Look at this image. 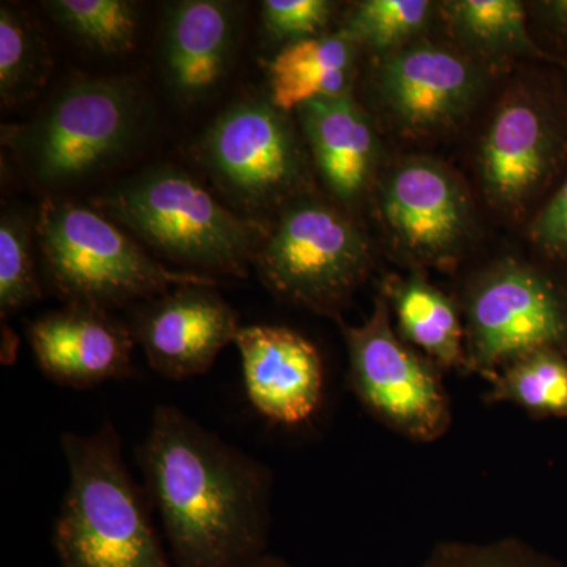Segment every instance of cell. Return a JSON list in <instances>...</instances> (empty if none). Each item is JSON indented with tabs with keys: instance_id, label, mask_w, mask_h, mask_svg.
I'll list each match as a JSON object with an SVG mask.
<instances>
[{
	"instance_id": "obj_17",
	"label": "cell",
	"mask_w": 567,
	"mask_h": 567,
	"mask_svg": "<svg viewBox=\"0 0 567 567\" xmlns=\"http://www.w3.org/2000/svg\"><path fill=\"white\" fill-rule=\"evenodd\" d=\"M550 151L539 112L528 103L507 104L492 122L481 155L488 194L502 204L524 200L547 174Z\"/></svg>"
},
{
	"instance_id": "obj_23",
	"label": "cell",
	"mask_w": 567,
	"mask_h": 567,
	"mask_svg": "<svg viewBox=\"0 0 567 567\" xmlns=\"http://www.w3.org/2000/svg\"><path fill=\"white\" fill-rule=\"evenodd\" d=\"M41 287L32 252V229L20 210L3 208L0 218V309L14 315L41 300Z\"/></svg>"
},
{
	"instance_id": "obj_8",
	"label": "cell",
	"mask_w": 567,
	"mask_h": 567,
	"mask_svg": "<svg viewBox=\"0 0 567 567\" xmlns=\"http://www.w3.org/2000/svg\"><path fill=\"white\" fill-rule=\"evenodd\" d=\"M344 336L350 386L379 423L417 443L450 431L453 412L439 365L399 341L385 300L361 327H344Z\"/></svg>"
},
{
	"instance_id": "obj_18",
	"label": "cell",
	"mask_w": 567,
	"mask_h": 567,
	"mask_svg": "<svg viewBox=\"0 0 567 567\" xmlns=\"http://www.w3.org/2000/svg\"><path fill=\"white\" fill-rule=\"evenodd\" d=\"M354 47L342 32L286 44L268 66L271 104L290 112L315 100L350 93Z\"/></svg>"
},
{
	"instance_id": "obj_4",
	"label": "cell",
	"mask_w": 567,
	"mask_h": 567,
	"mask_svg": "<svg viewBox=\"0 0 567 567\" xmlns=\"http://www.w3.org/2000/svg\"><path fill=\"white\" fill-rule=\"evenodd\" d=\"M33 233L44 276L66 303L111 311L175 287L218 286L212 276L171 270L102 212L70 200H43Z\"/></svg>"
},
{
	"instance_id": "obj_9",
	"label": "cell",
	"mask_w": 567,
	"mask_h": 567,
	"mask_svg": "<svg viewBox=\"0 0 567 567\" xmlns=\"http://www.w3.org/2000/svg\"><path fill=\"white\" fill-rule=\"evenodd\" d=\"M567 350V297L524 265H499L466 298L465 371L494 382L511 361L536 350Z\"/></svg>"
},
{
	"instance_id": "obj_11",
	"label": "cell",
	"mask_w": 567,
	"mask_h": 567,
	"mask_svg": "<svg viewBox=\"0 0 567 567\" xmlns=\"http://www.w3.org/2000/svg\"><path fill=\"white\" fill-rule=\"evenodd\" d=\"M33 357L58 385L85 390L132 375V328L99 306L66 303L28 327Z\"/></svg>"
},
{
	"instance_id": "obj_16",
	"label": "cell",
	"mask_w": 567,
	"mask_h": 567,
	"mask_svg": "<svg viewBox=\"0 0 567 567\" xmlns=\"http://www.w3.org/2000/svg\"><path fill=\"white\" fill-rule=\"evenodd\" d=\"M324 185L342 203L364 192L375 162V136L350 93L298 107Z\"/></svg>"
},
{
	"instance_id": "obj_22",
	"label": "cell",
	"mask_w": 567,
	"mask_h": 567,
	"mask_svg": "<svg viewBox=\"0 0 567 567\" xmlns=\"http://www.w3.org/2000/svg\"><path fill=\"white\" fill-rule=\"evenodd\" d=\"M44 9L63 31L103 54L132 51L137 9L126 0H52Z\"/></svg>"
},
{
	"instance_id": "obj_1",
	"label": "cell",
	"mask_w": 567,
	"mask_h": 567,
	"mask_svg": "<svg viewBox=\"0 0 567 567\" xmlns=\"http://www.w3.org/2000/svg\"><path fill=\"white\" fill-rule=\"evenodd\" d=\"M137 461L175 567H244L267 554L274 476L262 462L174 405L156 406Z\"/></svg>"
},
{
	"instance_id": "obj_15",
	"label": "cell",
	"mask_w": 567,
	"mask_h": 567,
	"mask_svg": "<svg viewBox=\"0 0 567 567\" xmlns=\"http://www.w3.org/2000/svg\"><path fill=\"white\" fill-rule=\"evenodd\" d=\"M237 17L233 3L185 0L167 9L163 69L167 85L183 103L218 87L233 62Z\"/></svg>"
},
{
	"instance_id": "obj_30",
	"label": "cell",
	"mask_w": 567,
	"mask_h": 567,
	"mask_svg": "<svg viewBox=\"0 0 567 567\" xmlns=\"http://www.w3.org/2000/svg\"><path fill=\"white\" fill-rule=\"evenodd\" d=\"M244 567H292L289 563L284 561L282 558L274 557V555L265 554L262 557L254 559Z\"/></svg>"
},
{
	"instance_id": "obj_20",
	"label": "cell",
	"mask_w": 567,
	"mask_h": 567,
	"mask_svg": "<svg viewBox=\"0 0 567 567\" xmlns=\"http://www.w3.org/2000/svg\"><path fill=\"white\" fill-rule=\"evenodd\" d=\"M52 73V55L31 18L2 3L0 9V99L21 106L35 99Z\"/></svg>"
},
{
	"instance_id": "obj_21",
	"label": "cell",
	"mask_w": 567,
	"mask_h": 567,
	"mask_svg": "<svg viewBox=\"0 0 567 567\" xmlns=\"http://www.w3.org/2000/svg\"><path fill=\"white\" fill-rule=\"evenodd\" d=\"M488 402H509L535 416L567 417V354L536 350L507 363L491 383Z\"/></svg>"
},
{
	"instance_id": "obj_2",
	"label": "cell",
	"mask_w": 567,
	"mask_h": 567,
	"mask_svg": "<svg viewBox=\"0 0 567 567\" xmlns=\"http://www.w3.org/2000/svg\"><path fill=\"white\" fill-rule=\"evenodd\" d=\"M69 488L54 524L61 567H175L152 522V503L137 486L114 425L61 439Z\"/></svg>"
},
{
	"instance_id": "obj_5",
	"label": "cell",
	"mask_w": 567,
	"mask_h": 567,
	"mask_svg": "<svg viewBox=\"0 0 567 567\" xmlns=\"http://www.w3.org/2000/svg\"><path fill=\"white\" fill-rule=\"evenodd\" d=\"M142 96L128 78L81 80L31 122L3 128V142L33 182L59 188L89 177L130 147Z\"/></svg>"
},
{
	"instance_id": "obj_24",
	"label": "cell",
	"mask_w": 567,
	"mask_h": 567,
	"mask_svg": "<svg viewBox=\"0 0 567 567\" xmlns=\"http://www.w3.org/2000/svg\"><path fill=\"white\" fill-rule=\"evenodd\" d=\"M458 31L491 51L532 50L524 6L516 0H462L451 3Z\"/></svg>"
},
{
	"instance_id": "obj_3",
	"label": "cell",
	"mask_w": 567,
	"mask_h": 567,
	"mask_svg": "<svg viewBox=\"0 0 567 567\" xmlns=\"http://www.w3.org/2000/svg\"><path fill=\"white\" fill-rule=\"evenodd\" d=\"M96 205L137 240L205 276L246 278L270 233L262 221L229 210L173 166L153 167L118 183Z\"/></svg>"
},
{
	"instance_id": "obj_13",
	"label": "cell",
	"mask_w": 567,
	"mask_h": 567,
	"mask_svg": "<svg viewBox=\"0 0 567 567\" xmlns=\"http://www.w3.org/2000/svg\"><path fill=\"white\" fill-rule=\"evenodd\" d=\"M477 85L468 62L435 47L395 52L379 73L383 103L409 132H429L456 121L475 100Z\"/></svg>"
},
{
	"instance_id": "obj_6",
	"label": "cell",
	"mask_w": 567,
	"mask_h": 567,
	"mask_svg": "<svg viewBox=\"0 0 567 567\" xmlns=\"http://www.w3.org/2000/svg\"><path fill=\"white\" fill-rule=\"evenodd\" d=\"M371 265L363 233L341 212L315 200L286 205L254 267L282 300L336 316Z\"/></svg>"
},
{
	"instance_id": "obj_12",
	"label": "cell",
	"mask_w": 567,
	"mask_h": 567,
	"mask_svg": "<svg viewBox=\"0 0 567 567\" xmlns=\"http://www.w3.org/2000/svg\"><path fill=\"white\" fill-rule=\"evenodd\" d=\"M246 395L256 412L281 425L311 420L322 404L324 369L311 341L286 327L249 324L235 338Z\"/></svg>"
},
{
	"instance_id": "obj_27",
	"label": "cell",
	"mask_w": 567,
	"mask_h": 567,
	"mask_svg": "<svg viewBox=\"0 0 567 567\" xmlns=\"http://www.w3.org/2000/svg\"><path fill=\"white\" fill-rule=\"evenodd\" d=\"M331 10L327 0H267L262 3L265 31L290 43L315 39L330 21Z\"/></svg>"
},
{
	"instance_id": "obj_25",
	"label": "cell",
	"mask_w": 567,
	"mask_h": 567,
	"mask_svg": "<svg viewBox=\"0 0 567 567\" xmlns=\"http://www.w3.org/2000/svg\"><path fill=\"white\" fill-rule=\"evenodd\" d=\"M429 13L425 0H368L354 7L342 33L357 44L386 50L420 31Z\"/></svg>"
},
{
	"instance_id": "obj_26",
	"label": "cell",
	"mask_w": 567,
	"mask_h": 567,
	"mask_svg": "<svg viewBox=\"0 0 567 567\" xmlns=\"http://www.w3.org/2000/svg\"><path fill=\"white\" fill-rule=\"evenodd\" d=\"M421 567H566L546 551L517 537L465 543L443 540L432 548Z\"/></svg>"
},
{
	"instance_id": "obj_10",
	"label": "cell",
	"mask_w": 567,
	"mask_h": 567,
	"mask_svg": "<svg viewBox=\"0 0 567 567\" xmlns=\"http://www.w3.org/2000/svg\"><path fill=\"white\" fill-rule=\"evenodd\" d=\"M128 324L153 371L171 380L205 374L241 328L233 306L210 286L175 287L134 305Z\"/></svg>"
},
{
	"instance_id": "obj_7",
	"label": "cell",
	"mask_w": 567,
	"mask_h": 567,
	"mask_svg": "<svg viewBox=\"0 0 567 567\" xmlns=\"http://www.w3.org/2000/svg\"><path fill=\"white\" fill-rule=\"evenodd\" d=\"M197 162L246 218L274 210L297 193L305 156L286 112L245 99L227 107L196 145Z\"/></svg>"
},
{
	"instance_id": "obj_19",
	"label": "cell",
	"mask_w": 567,
	"mask_h": 567,
	"mask_svg": "<svg viewBox=\"0 0 567 567\" xmlns=\"http://www.w3.org/2000/svg\"><path fill=\"white\" fill-rule=\"evenodd\" d=\"M388 295L393 301L402 334L421 347L442 369H465V334L456 306L423 279L390 284Z\"/></svg>"
},
{
	"instance_id": "obj_29",
	"label": "cell",
	"mask_w": 567,
	"mask_h": 567,
	"mask_svg": "<svg viewBox=\"0 0 567 567\" xmlns=\"http://www.w3.org/2000/svg\"><path fill=\"white\" fill-rule=\"evenodd\" d=\"M547 9L550 11L551 20L567 29V0L547 3Z\"/></svg>"
},
{
	"instance_id": "obj_28",
	"label": "cell",
	"mask_w": 567,
	"mask_h": 567,
	"mask_svg": "<svg viewBox=\"0 0 567 567\" xmlns=\"http://www.w3.org/2000/svg\"><path fill=\"white\" fill-rule=\"evenodd\" d=\"M533 238L555 254H567V182L537 216Z\"/></svg>"
},
{
	"instance_id": "obj_14",
	"label": "cell",
	"mask_w": 567,
	"mask_h": 567,
	"mask_svg": "<svg viewBox=\"0 0 567 567\" xmlns=\"http://www.w3.org/2000/svg\"><path fill=\"white\" fill-rule=\"evenodd\" d=\"M382 212L399 244L423 260L450 257L466 229L464 194L434 163L399 167L383 192Z\"/></svg>"
}]
</instances>
